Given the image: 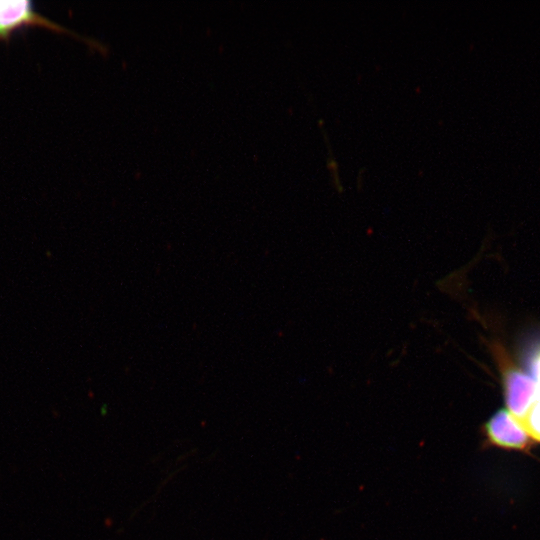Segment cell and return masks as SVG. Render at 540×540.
Listing matches in <instances>:
<instances>
[{
  "instance_id": "obj_2",
  "label": "cell",
  "mask_w": 540,
  "mask_h": 540,
  "mask_svg": "<svg viewBox=\"0 0 540 540\" xmlns=\"http://www.w3.org/2000/svg\"><path fill=\"white\" fill-rule=\"evenodd\" d=\"M42 27L58 33L70 31L38 13L31 1H0V41H8L18 30Z\"/></svg>"
},
{
  "instance_id": "obj_1",
  "label": "cell",
  "mask_w": 540,
  "mask_h": 540,
  "mask_svg": "<svg viewBox=\"0 0 540 540\" xmlns=\"http://www.w3.org/2000/svg\"><path fill=\"white\" fill-rule=\"evenodd\" d=\"M490 348L502 378L506 405L513 418L519 422L535 398V382L524 368L512 360L499 342L491 343Z\"/></svg>"
},
{
  "instance_id": "obj_3",
  "label": "cell",
  "mask_w": 540,
  "mask_h": 540,
  "mask_svg": "<svg viewBox=\"0 0 540 540\" xmlns=\"http://www.w3.org/2000/svg\"><path fill=\"white\" fill-rule=\"evenodd\" d=\"M486 433L491 442L503 447H523L527 442L522 427L506 410L491 417L486 424Z\"/></svg>"
},
{
  "instance_id": "obj_4",
  "label": "cell",
  "mask_w": 540,
  "mask_h": 540,
  "mask_svg": "<svg viewBox=\"0 0 540 540\" xmlns=\"http://www.w3.org/2000/svg\"><path fill=\"white\" fill-rule=\"evenodd\" d=\"M525 363V370L532 377L536 385L534 400L540 399V338L533 341L527 348L525 353Z\"/></svg>"
}]
</instances>
